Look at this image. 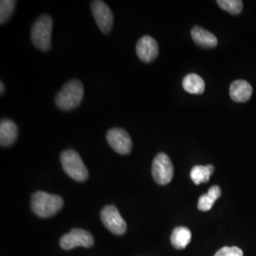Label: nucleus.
I'll return each instance as SVG.
<instances>
[{"label":"nucleus","mask_w":256,"mask_h":256,"mask_svg":"<svg viewBox=\"0 0 256 256\" xmlns=\"http://www.w3.org/2000/svg\"><path fill=\"white\" fill-rule=\"evenodd\" d=\"M252 88L245 80H236L230 84V95L232 101L245 102L252 97Z\"/></svg>","instance_id":"nucleus-12"},{"label":"nucleus","mask_w":256,"mask_h":256,"mask_svg":"<svg viewBox=\"0 0 256 256\" xmlns=\"http://www.w3.org/2000/svg\"><path fill=\"white\" fill-rule=\"evenodd\" d=\"M218 4L230 14H239L243 9V2L240 0H218Z\"/></svg>","instance_id":"nucleus-18"},{"label":"nucleus","mask_w":256,"mask_h":256,"mask_svg":"<svg viewBox=\"0 0 256 256\" xmlns=\"http://www.w3.org/2000/svg\"><path fill=\"white\" fill-rule=\"evenodd\" d=\"M94 238L90 232L82 229H72L60 239V246L66 250L77 247L90 248Z\"/></svg>","instance_id":"nucleus-6"},{"label":"nucleus","mask_w":256,"mask_h":256,"mask_svg":"<svg viewBox=\"0 0 256 256\" xmlns=\"http://www.w3.org/2000/svg\"><path fill=\"white\" fill-rule=\"evenodd\" d=\"M182 86L185 92L191 94H202L205 90V82L200 75L190 74L184 77Z\"/></svg>","instance_id":"nucleus-14"},{"label":"nucleus","mask_w":256,"mask_h":256,"mask_svg":"<svg viewBox=\"0 0 256 256\" xmlns=\"http://www.w3.org/2000/svg\"><path fill=\"white\" fill-rule=\"evenodd\" d=\"M92 14L95 21L102 34H108L113 27L114 16L110 7L104 1H93Z\"/></svg>","instance_id":"nucleus-9"},{"label":"nucleus","mask_w":256,"mask_h":256,"mask_svg":"<svg viewBox=\"0 0 256 256\" xmlns=\"http://www.w3.org/2000/svg\"><path fill=\"white\" fill-rule=\"evenodd\" d=\"M5 86H4V84L1 82H0V90H1V95L4 93V90H5V88H4Z\"/></svg>","instance_id":"nucleus-21"},{"label":"nucleus","mask_w":256,"mask_h":256,"mask_svg":"<svg viewBox=\"0 0 256 256\" xmlns=\"http://www.w3.org/2000/svg\"><path fill=\"white\" fill-rule=\"evenodd\" d=\"M191 36L194 42L198 46H202L204 48H214L218 45V38L203 28L198 27V26L192 28Z\"/></svg>","instance_id":"nucleus-13"},{"label":"nucleus","mask_w":256,"mask_h":256,"mask_svg":"<svg viewBox=\"0 0 256 256\" xmlns=\"http://www.w3.org/2000/svg\"><path fill=\"white\" fill-rule=\"evenodd\" d=\"M220 196H221V189L220 186L218 185L212 186L207 194H202L200 198L198 204V210L202 212L210 210L212 208L214 202L220 198Z\"/></svg>","instance_id":"nucleus-15"},{"label":"nucleus","mask_w":256,"mask_h":256,"mask_svg":"<svg viewBox=\"0 0 256 256\" xmlns=\"http://www.w3.org/2000/svg\"><path fill=\"white\" fill-rule=\"evenodd\" d=\"M102 222L114 234L122 236L126 232V223L120 216L119 210L113 206H106L101 212Z\"/></svg>","instance_id":"nucleus-7"},{"label":"nucleus","mask_w":256,"mask_h":256,"mask_svg":"<svg viewBox=\"0 0 256 256\" xmlns=\"http://www.w3.org/2000/svg\"><path fill=\"white\" fill-rule=\"evenodd\" d=\"M136 52L138 58L142 62L150 63L158 57V46L153 37L144 36L138 39L136 45Z\"/></svg>","instance_id":"nucleus-10"},{"label":"nucleus","mask_w":256,"mask_h":256,"mask_svg":"<svg viewBox=\"0 0 256 256\" xmlns=\"http://www.w3.org/2000/svg\"><path fill=\"white\" fill-rule=\"evenodd\" d=\"M214 256H243V252L238 247H223Z\"/></svg>","instance_id":"nucleus-20"},{"label":"nucleus","mask_w":256,"mask_h":256,"mask_svg":"<svg viewBox=\"0 0 256 256\" xmlns=\"http://www.w3.org/2000/svg\"><path fill=\"white\" fill-rule=\"evenodd\" d=\"M61 164L66 174L76 182H86L88 178V171L82 162L80 155L72 149L64 150L60 156Z\"/></svg>","instance_id":"nucleus-3"},{"label":"nucleus","mask_w":256,"mask_h":256,"mask_svg":"<svg viewBox=\"0 0 256 256\" xmlns=\"http://www.w3.org/2000/svg\"><path fill=\"white\" fill-rule=\"evenodd\" d=\"M64 200L61 196L46 192H34L32 196V210L39 218H50L63 208Z\"/></svg>","instance_id":"nucleus-1"},{"label":"nucleus","mask_w":256,"mask_h":256,"mask_svg":"<svg viewBox=\"0 0 256 256\" xmlns=\"http://www.w3.org/2000/svg\"><path fill=\"white\" fill-rule=\"evenodd\" d=\"M54 21L50 16H41L36 19L32 28V41L37 48L46 52L50 48L52 32Z\"/></svg>","instance_id":"nucleus-4"},{"label":"nucleus","mask_w":256,"mask_h":256,"mask_svg":"<svg viewBox=\"0 0 256 256\" xmlns=\"http://www.w3.org/2000/svg\"><path fill=\"white\" fill-rule=\"evenodd\" d=\"M214 171V167L212 165H196L191 170V178L192 182L196 185L202 183L208 182L210 180V176Z\"/></svg>","instance_id":"nucleus-17"},{"label":"nucleus","mask_w":256,"mask_h":256,"mask_svg":"<svg viewBox=\"0 0 256 256\" xmlns=\"http://www.w3.org/2000/svg\"><path fill=\"white\" fill-rule=\"evenodd\" d=\"M18 136V129L12 120H2L0 122V144L2 147L12 146Z\"/></svg>","instance_id":"nucleus-11"},{"label":"nucleus","mask_w":256,"mask_h":256,"mask_svg":"<svg viewBox=\"0 0 256 256\" xmlns=\"http://www.w3.org/2000/svg\"><path fill=\"white\" fill-rule=\"evenodd\" d=\"M84 97V86L79 80H70L58 92L55 98L56 106L61 110L70 111L80 106Z\"/></svg>","instance_id":"nucleus-2"},{"label":"nucleus","mask_w":256,"mask_h":256,"mask_svg":"<svg viewBox=\"0 0 256 256\" xmlns=\"http://www.w3.org/2000/svg\"><path fill=\"white\" fill-rule=\"evenodd\" d=\"M16 1L2 0L0 2V23L4 24L14 14L16 8Z\"/></svg>","instance_id":"nucleus-19"},{"label":"nucleus","mask_w":256,"mask_h":256,"mask_svg":"<svg viewBox=\"0 0 256 256\" xmlns=\"http://www.w3.org/2000/svg\"><path fill=\"white\" fill-rule=\"evenodd\" d=\"M111 148L120 155H128L132 150V140L128 132L122 128H112L106 134Z\"/></svg>","instance_id":"nucleus-8"},{"label":"nucleus","mask_w":256,"mask_h":256,"mask_svg":"<svg viewBox=\"0 0 256 256\" xmlns=\"http://www.w3.org/2000/svg\"><path fill=\"white\" fill-rule=\"evenodd\" d=\"M152 176L160 185H166L173 180L174 167L170 158L164 153L156 156L152 164Z\"/></svg>","instance_id":"nucleus-5"},{"label":"nucleus","mask_w":256,"mask_h":256,"mask_svg":"<svg viewBox=\"0 0 256 256\" xmlns=\"http://www.w3.org/2000/svg\"><path fill=\"white\" fill-rule=\"evenodd\" d=\"M192 239L191 230L186 227H176L171 236V243L176 248H184Z\"/></svg>","instance_id":"nucleus-16"}]
</instances>
